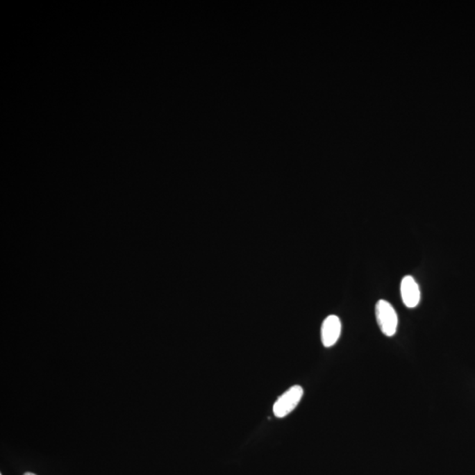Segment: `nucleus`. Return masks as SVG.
I'll return each mask as SVG.
<instances>
[{"label":"nucleus","mask_w":475,"mask_h":475,"mask_svg":"<svg viewBox=\"0 0 475 475\" xmlns=\"http://www.w3.org/2000/svg\"><path fill=\"white\" fill-rule=\"evenodd\" d=\"M24 475H35V474H32V473H26Z\"/></svg>","instance_id":"nucleus-5"},{"label":"nucleus","mask_w":475,"mask_h":475,"mask_svg":"<svg viewBox=\"0 0 475 475\" xmlns=\"http://www.w3.org/2000/svg\"><path fill=\"white\" fill-rule=\"evenodd\" d=\"M303 391L300 385H293L280 396L274 404L273 412L277 418L285 417L292 413L303 397Z\"/></svg>","instance_id":"nucleus-2"},{"label":"nucleus","mask_w":475,"mask_h":475,"mask_svg":"<svg viewBox=\"0 0 475 475\" xmlns=\"http://www.w3.org/2000/svg\"><path fill=\"white\" fill-rule=\"evenodd\" d=\"M342 332V323L336 315L326 317L322 326V342L326 348L338 342Z\"/></svg>","instance_id":"nucleus-3"},{"label":"nucleus","mask_w":475,"mask_h":475,"mask_svg":"<svg viewBox=\"0 0 475 475\" xmlns=\"http://www.w3.org/2000/svg\"><path fill=\"white\" fill-rule=\"evenodd\" d=\"M402 301L408 308H417L420 303L421 292L413 276H406L401 283Z\"/></svg>","instance_id":"nucleus-4"},{"label":"nucleus","mask_w":475,"mask_h":475,"mask_svg":"<svg viewBox=\"0 0 475 475\" xmlns=\"http://www.w3.org/2000/svg\"><path fill=\"white\" fill-rule=\"evenodd\" d=\"M376 319L383 334L391 338L395 335L398 326V315L394 306L387 300L381 299L376 303Z\"/></svg>","instance_id":"nucleus-1"}]
</instances>
